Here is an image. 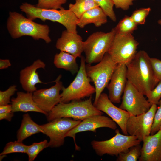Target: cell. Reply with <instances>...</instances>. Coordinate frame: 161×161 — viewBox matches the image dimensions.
Wrapping results in <instances>:
<instances>
[{
	"mask_svg": "<svg viewBox=\"0 0 161 161\" xmlns=\"http://www.w3.org/2000/svg\"><path fill=\"white\" fill-rule=\"evenodd\" d=\"M127 80L139 91L147 97L159 81L155 78L151 58L143 50L137 52L127 64Z\"/></svg>",
	"mask_w": 161,
	"mask_h": 161,
	"instance_id": "1",
	"label": "cell"
},
{
	"mask_svg": "<svg viewBox=\"0 0 161 161\" xmlns=\"http://www.w3.org/2000/svg\"><path fill=\"white\" fill-rule=\"evenodd\" d=\"M6 26L11 37L17 39L22 36L31 37L35 40L42 39L47 44L52 41L50 29L47 24H39L15 11H10Z\"/></svg>",
	"mask_w": 161,
	"mask_h": 161,
	"instance_id": "2",
	"label": "cell"
},
{
	"mask_svg": "<svg viewBox=\"0 0 161 161\" xmlns=\"http://www.w3.org/2000/svg\"><path fill=\"white\" fill-rule=\"evenodd\" d=\"M19 8L21 11L25 13L27 18L32 20L38 18L44 21L48 20L56 22L64 26L68 32L78 33V18L69 9H41L27 2L22 3Z\"/></svg>",
	"mask_w": 161,
	"mask_h": 161,
	"instance_id": "3",
	"label": "cell"
},
{
	"mask_svg": "<svg viewBox=\"0 0 161 161\" xmlns=\"http://www.w3.org/2000/svg\"><path fill=\"white\" fill-rule=\"evenodd\" d=\"M103 114L102 112L98 109L92 103L91 96L84 101L73 100L67 103L60 102L46 116L48 121L62 117L82 121L92 116Z\"/></svg>",
	"mask_w": 161,
	"mask_h": 161,
	"instance_id": "4",
	"label": "cell"
},
{
	"mask_svg": "<svg viewBox=\"0 0 161 161\" xmlns=\"http://www.w3.org/2000/svg\"><path fill=\"white\" fill-rule=\"evenodd\" d=\"M86 63L85 58L81 56L80 66L76 77L67 87L63 86L62 89L61 102L67 103L80 100L95 93V88L91 84V80L86 74Z\"/></svg>",
	"mask_w": 161,
	"mask_h": 161,
	"instance_id": "5",
	"label": "cell"
},
{
	"mask_svg": "<svg viewBox=\"0 0 161 161\" xmlns=\"http://www.w3.org/2000/svg\"><path fill=\"white\" fill-rule=\"evenodd\" d=\"M86 65L87 76L95 85V96L93 103L95 106L101 94L107 87L118 64L116 63L106 53L102 59L94 66Z\"/></svg>",
	"mask_w": 161,
	"mask_h": 161,
	"instance_id": "6",
	"label": "cell"
},
{
	"mask_svg": "<svg viewBox=\"0 0 161 161\" xmlns=\"http://www.w3.org/2000/svg\"><path fill=\"white\" fill-rule=\"evenodd\" d=\"M115 34L114 28L108 32L97 31L90 35L84 43L86 62L91 64L100 62L107 53Z\"/></svg>",
	"mask_w": 161,
	"mask_h": 161,
	"instance_id": "7",
	"label": "cell"
},
{
	"mask_svg": "<svg viewBox=\"0 0 161 161\" xmlns=\"http://www.w3.org/2000/svg\"><path fill=\"white\" fill-rule=\"evenodd\" d=\"M116 135L109 140L101 141H92L91 144L96 153L102 156L107 154L117 157L119 154L127 152L131 147L141 142L135 136L121 134L115 130Z\"/></svg>",
	"mask_w": 161,
	"mask_h": 161,
	"instance_id": "8",
	"label": "cell"
},
{
	"mask_svg": "<svg viewBox=\"0 0 161 161\" xmlns=\"http://www.w3.org/2000/svg\"><path fill=\"white\" fill-rule=\"evenodd\" d=\"M139 44L132 34L116 33L107 53L117 64L126 65L135 56Z\"/></svg>",
	"mask_w": 161,
	"mask_h": 161,
	"instance_id": "9",
	"label": "cell"
},
{
	"mask_svg": "<svg viewBox=\"0 0 161 161\" xmlns=\"http://www.w3.org/2000/svg\"><path fill=\"white\" fill-rule=\"evenodd\" d=\"M81 121L70 118L62 117L41 125L42 133L50 139L48 147L57 148L63 145L67 134Z\"/></svg>",
	"mask_w": 161,
	"mask_h": 161,
	"instance_id": "10",
	"label": "cell"
},
{
	"mask_svg": "<svg viewBox=\"0 0 161 161\" xmlns=\"http://www.w3.org/2000/svg\"><path fill=\"white\" fill-rule=\"evenodd\" d=\"M144 96L127 80L119 108L132 115L136 116L145 113L152 105Z\"/></svg>",
	"mask_w": 161,
	"mask_h": 161,
	"instance_id": "11",
	"label": "cell"
},
{
	"mask_svg": "<svg viewBox=\"0 0 161 161\" xmlns=\"http://www.w3.org/2000/svg\"><path fill=\"white\" fill-rule=\"evenodd\" d=\"M157 105L152 104L147 112L129 117L126 124L129 135L136 137L141 142L150 135L154 116L157 109Z\"/></svg>",
	"mask_w": 161,
	"mask_h": 161,
	"instance_id": "12",
	"label": "cell"
},
{
	"mask_svg": "<svg viewBox=\"0 0 161 161\" xmlns=\"http://www.w3.org/2000/svg\"><path fill=\"white\" fill-rule=\"evenodd\" d=\"M61 77V75H59L54 81L55 85L52 87L37 90L33 92L34 102L38 107L46 114V116L55 106L61 102L60 91L64 86L60 81Z\"/></svg>",
	"mask_w": 161,
	"mask_h": 161,
	"instance_id": "13",
	"label": "cell"
},
{
	"mask_svg": "<svg viewBox=\"0 0 161 161\" xmlns=\"http://www.w3.org/2000/svg\"><path fill=\"white\" fill-rule=\"evenodd\" d=\"M95 106L109 116L119 126L124 134L129 135L126 124L129 117L132 115L130 113L115 106L105 93L101 94Z\"/></svg>",
	"mask_w": 161,
	"mask_h": 161,
	"instance_id": "14",
	"label": "cell"
},
{
	"mask_svg": "<svg viewBox=\"0 0 161 161\" xmlns=\"http://www.w3.org/2000/svg\"><path fill=\"white\" fill-rule=\"evenodd\" d=\"M117 123L112 119L102 115L91 116L82 120L76 126L70 130L66 137H72L74 140L75 149L78 150L79 148L76 144L75 135L77 133L87 131L95 132L97 129L106 127L116 130Z\"/></svg>",
	"mask_w": 161,
	"mask_h": 161,
	"instance_id": "15",
	"label": "cell"
},
{
	"mask_svg": "<svg viewBox=\"0 0 161 161\" xmlns=\"http://www.w3.org/2000/svg\"><path fill=\"white\" fill-rule=\"evenodd\" d=\"M127 80L126 65L118 64L107 87L109 98L112 103H120Z\"/></svg>",
	"mask_w": 161,
	"mask_h": 161,
	"instance_id": "16",
	"label": "cell"
},
{
	"mask_svg": "<svg viewBox=\"0 0 161 161\" xmlns=\"http://www.w3.org/2000/svg\"><path fill=\"white\" fill-rule=\"evenodd\" d=\"M84 41L80 35L63 31L61 37L56 41L55 47L60 51L68 53L76 57H81L83 52Z\"/></svg>",
	"mask_w": 161,
	"mask_h": 161,
	"instance_id": "17",
	"label": "cell"
},
{
	"mask_svg": "<svg viewBox=\"0 0 161 161\" xmlns=\"http://www.w3.org/2000/svg\"><path fill=\"white\" fill-rule=\"evenodd\" d=\"M139 161H161V129L145 137Z\"/></svg>",
	"mask_w": 161,
	"mask_h": 161,
	"instance_id": "18",
	"label": "cell"
},
{
	"mask_svg": "<svg viewBox=\"0 0 161 161\" xmlns=\"http://www.w3.org/2000/svg\"><path fill=\"white\" fill-rule=\"evenodd\" d=\"M46 64L40 59L35 61L30 66L22 69L20 72V82L23 89L27 92H33L37 90L35 86L38 83H47L40 79L37 70L45 69Z\"/></svg>",
	"mask_w": 161,
	"mask_h": 161,
	"instance_id": "19",
	"label": "cell"
},
{
	"mask_svg": "<svg viewBox=\"0 0 161 161\" xmlns=\"http://www.w3.org/2000/svg\"><path fill=\"white\" fill-rule=\"evenodd\" d=\"M11 103L12 112L13 113L18 112H34L46 115V114L38 107L34 102L32 92H17V97L11 99Z\"/></svg>",
	"mask_w": 161,
	"mask_h": 161,
	"instance_id": "20",
	"label": "cell"
},
{
	"mask_svg": "<svg viewBox=\"0 0 161 161\" xmlns=\"http://www.w3.org/2000/svg\"><path fill=\"white\" fill-rule=\"evenodd\" d=\"M107 17L103 9L97 7L85 12L78 18L77 26L82 28L89 24H93L99 27L107 22Z\"/></svg>",
	"mask_w": 161,
	"mask_h": 161,
	"instance_id": "21",
	"label": "cell"
},
{
	"mask_svg": "<svg viewBox=\"0 0 161 161\" xmlns=\"http://www.w3.org/2000/svg\"><path fill=\"white\" fill-rule=\"evenodd\" d=\"M42 132L41 125L34 122L28 113L25 114L23 116L21 124L17 133V140L22 142L32 135Z\"/></svg>",
	"mask_w": 161,
	"mask_h": 161,
	"instance_id": "22",
	"label": "cell"
},
{
	"mask_svg": "<svg viewBox=\"0 0 161 161\" xmlns=\"http://www.w3.org/2000/svg\"><path fill=\"white\" fill-rule=\"evenodd\" d=\"M76 59V58L72 54L60 51L55 55L53 63L57 68L64 69L74 75L77 73L79 69Z\"/></svg>",
	"mask_w": 161,
	"mask_h": 161,
	"instance_id": "23",
	"label": "cell"
},
{
	"mask_svg": "<svg viewBox=\"0 0 161 161\" xmlns=\"http://www.w3.org/2000/svg\"><path fill=\"white\" fill-rule=\"evenodd\" d=\"M98 6V4L93 0H75L74 4H69V9L79 18L85 12Z\"/></svg>",
	"mask_w": 161,
	"mask_h": 161,
	"instance_id": "24",
	"label": "cell"
},
{
	"mask_svg": "<svg viewBox=\"0 0 161 161\" xmlns=\"http://www.w3.org/2000/svg\"><path fill=\"white\" fill-rule=\"evenodd\" d=\"M137 25L130 16H125L114 27L116 33L120 34H132L137 29Z\"/></svg>",
	"mask_w": 161,
	"mask_h": 161,
	"instance_id": "25",
	"label": "cell"
},
{
	"mask_svg": "<svg viewBox=\"0 0 161 161\" xmlns=\"http://www.w3.org/2000/svg\"><path fill=\"white\" fill-rule=\"evenodd\" d=\"M141 148L140 144L131 147L127 152L119 154L116 161H137L140 156Z\"/></svg>",
	"mask_w": 161,
	"mask_h": 161,
	"instance_id": "26",
	"label": "cell"
},
{
	"mask_svg": "<svg viewBox=\"0 0 161 161\" xmlns=\"http://www.w3.org/2000/svg\"><path fill=\"white\" fill-rule=\"evenodd\" d=\"M29 145L24 144L22 142L16 141L7 143L0 155H6L14 153H26Z\"/></svg>",
	"mask_w": 161,
	"mask_h": 161,
	"instance_id": "27",
	"label": "cell"
},
{
	"mask_svg": "<svg viewBox=\"0 0 161 161\" xmlns=\"http://www.w3.org/2000/svg\"><path fill=\"white\" fill-rule=\"evenodd\" d=\"M48 142L46 140L39 143H34L29 145L27 154L28 156V160H34L38 154L45 148L48 147Z\"/></svg>",
	"mask_w": 161,
	"mask_h": 161,
	"instance_id": "28",
	"label": "cell"
},
{
	"mask_svg": "<svg viewBox=\"0 0 161 161\" xmlns=\"http://www.w3.org/2000/svg\"><path fill=\"white\" fill-rule=\"evenodd\" d=\"M66 2L67 0H38L35 6L41 9H61L63 8L62 5Z\"/></svg>",
	"mask_w": 161,
	"mask_h": 161,
	"instance_id": "29",
	"label": "cell"
},
{
	"mask_svg": "<svg viewBox=\"0 0 161 161\" xmlns=\"http://www.w3.org/2000/svg\"><path fill=\"white\" fill-rule=\"evenodd\" d=\"M96 2L103 9L107 17L112 21L117 20L116 15L113 10L114 6L112 0H93Z\"/></svg>",
	"mask_w": 161,
	"mask_h": 161,
	"instance_id": "30",
	"label": "cell"
},
{
	"mask_svg": "<svg viewBox=\"0 0 161 161\" xmlns=\"http://www.w3.org/2000/svg\"><path fill=\"white\" fill-rule=\"evenodd\" d=\"M151 10L150 7L140 8L134 11L130 16L132 20L137 25L143 24Z\"/></svg>",
	"mask_w": 161,
	"mask_h": 161,
	"instance_id": "31",
	"label": "cell"
},
{
	"mask_svg": "<svg viewBox=\"0 0 161 161\" xmlns=\"http://www.w3.org/2000/svg\"><path fill=\"white\" fill-rule=\"evenodd\" d=\"M17 89L16 86L13 85L4 91H0V106L7 105L10 103V97Z\"/></svg>",
	"mask_w": 161,
	"mask_h": 161,
	"instance_id": "32",
	"label": "cell"
},
{
	"mask_svg": "<svg viewBox=\"0 0 161 161\" xmlns=\"http://www.w3.org/2000/svg\"><path fill=\"white\" fill-rule=\"evenodd\" d=\"M146 97L151 105L153 104L158 105L161 98V80L159 81Z\"/></svg>",
	"mask_w": 161,
	"mask_h": 161,
	"instance_id": "33",
	"label": "cell"
},
{
	"mask_svg": "<svg viewBox=\"0 0 161 161\" xmlns=\"http://www.w3.org/2000/svg\"><path fill=\"white\" fill-rule=\"evenodd\" d=\"M158 105L154 116L150 135L154 134L161 129V100H160Z\"/></svg>",
	"mask_w": 161,
	"mask_h": 161,
	"instance_id": "34",
	"label": "cell"
},
{
	"mask_svg": "<svg viewBox=\"0 0 161 161\" xmlns=\"http://www.w3.org/2000/svg\"><path fill=\"white\" fill-rule=\"evenodd\" d=\"M14 115L11 104L0 106V120L5 119L10 121Z\"/></svg>",
	"mask_w": 161,
	"mask_h": 161,
	"instance_id": "35",
	"label": "cell"
},
{
	"mask_svg": "<svg viewBox=\"0 0 161 161\" xmlns=\"http://www.w3.org/2000/svg\"><path fill=\"white\" fill-rule=\"evenodd\" d=\"M151 62L154 73L156 79L159 81L161 80V60L151 58Z\"/></svg>",
	"mask_w": 161,
	"mask_h": 161,
	"instance_id": "36",
	"label": "cell"
},
{
	"mask_svg": "<svg viewBox=\"0 0 161 161\" xmlns=\"http://www.w3.org/2000/svg\"><path fill=\"white\" fill-rule=\"evenodd\" d=\"M116 8H120L124 10H128L130 6L133 4L135 0H112Z\"/></svg>",
	"mask_w": 161,
	"mask_h": 161,
	"instance_id": "37",
	"label": "cell"
},
{
	"mask_svg": "<svg viewBox=\"0 0 161 161\" xmlns=\"http://www.w3.org/2000/svg\"><path fill=\"white\" fill-rule=\"evenodd\" d=\"M11 66L9 60L8 59H0V69H2L8 68Z\"/></svg>",
	"mask_w": 161,
	"mask_h": 161,
	"instance_id": "38",
	"label": "cell"
},
{
	"mask_svg": "<svg viewBox=\"0 0 161 161\" xmlns=\"http://www.w3.org/2000/svg\"><path fill=\"white\" fill-rule=\"evenodd\" d=\"M157 23L160 25L161 26V19L158 20Z\"/></svg>",
	"mask_w": 161,
	"mask_h": 161,
	"instance_id": "39",
	"label": "cell"
},
{
	"mask_svg": "<svg viewBox=\"0 0 161 161\" xmlns=\"http://www.w3.org/2000/svg\"></svg>",
	"mask_w": 161,
	"mask_h": 161,
	"instance_id": "40",
	"label": "cell"
}]
</instances>
